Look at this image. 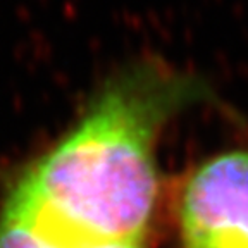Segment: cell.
I'll return each instance as SVG.
<instances>
[{"instance_id":"2","label":"cell","mask_w":248,"mask_h":248,"mask_svg":"<svg viewBox=\"0 0 248 248\" xmlns=\"http://www.w3.org/2000/svg\"><path fill=\"white\" fill-rule=\"evenodd\" d=\"M178 221L183 248H248V148L195 167L183 185Z\"/></svg>"},{"instance_id":"1","label":"cell","mask_w":248,"mask_h":248,"mask_svg":"<svg viewBox=\"0 0 248 248\" xmlns=\"http://www.w3.org/2000/svg\"><path fill=\"white\" fill-rule=\"evenodd\" d=\"M205 95L202 81L152 61L119 71L16 178L0 214L64 241L145 243L159 193V136Z\"/></svg>"},{"instance_id":"3","label":"cell","mask_w":248,"mask_h":248,"mask_svg":"<svg viewBox=\"0 0 248 248\" xmlns=\"http://www.w3.org/2000/svg\"><path fill=\"white\" fill-rule=\"evenodd\" d=\"M0 248H145V243L85 245L46 236L24 222L0 214Z\"/></svg>"}]
</instances>
